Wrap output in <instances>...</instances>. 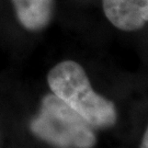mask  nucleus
Instances as JSON below:
<instances>
[{"label":"nucleus","instance_id":"obj_3","mask_svg":"<svg viewBox=\"0 0 148 148\" xmlns=\"http://www.w3.org/2000/svg\"><path fill=\"white\" fill-rule=\"evenodd\" d=\"M106 19L122 31L139 30L148 22V0H102Z\"/></svg>","mask_w":148,"mask_h":148},{"label":"nucleus","instance_id":"obj_2","mask_svg":"<svg viewBox=\"0 0 148 148\" xmlns=\"http://www.w3.org/2000/svg\"><path fill=\"white\" fill-rule=\"evenodd\" d=\"M30 130L37 138L57 148H92L97 143L92 126L54 93L42 99Z\"/></svg>","mask_w":148,"mask_h":148},{"label":"nucleus","instance_id":"obj_4","mask_svg":"<svg viewBox=\"0 0 148 148\" xmlns=\"http://www.w3.org/2000/svg\"><path fill=\"white\" fill-rule=\"evenodd\" d=\"M11 2L16 20L27 31H42L52 21L54 0H11Z\"/></svg>","mask_w":148,"mask_h":148},{"label":"nucleus","instance_id":"obj_1","mask_svg":"<svg viewBox=\"0 0 148 148\" xmlns=\"http://www.w3.org/2000/svg\"><path fill=\"white\" fill-rule=\"evenodd\" d=\"M52 93L82 116L92 127L114 125L117 115L113 102L92 89L85 69L74 60H64L47 75Z\"/></svg>","mask_w":148,"mask_h":148},{"label":"nucleus","instance_id":"obj_5","mask_svg":"<svg viewBox=\"0 0 148 148\" xmlns=\"http://www.w3.org/2000/svg\"><path fill=\"white\" fill-rule=\"evenodd\" d=\"M140 148H148V127L147 130H146V132H145L142 144H140Z\"/></svg>","mask_w":148,"mask_h":148}]
</instances>
